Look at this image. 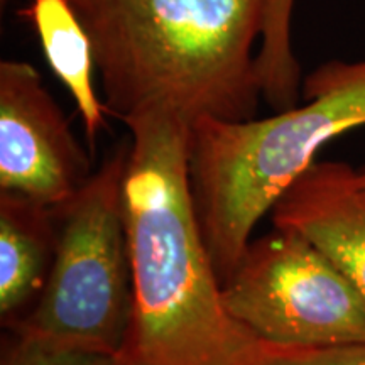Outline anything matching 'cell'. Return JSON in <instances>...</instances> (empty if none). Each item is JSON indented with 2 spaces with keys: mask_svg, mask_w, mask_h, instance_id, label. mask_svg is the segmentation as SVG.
I'll return each instance as SVG.
<instances>
[{
  "mask_svg": "<svg viewBox=\"0 0 365 365\" xmlns=\"http://www.w3.org/2000/svg\"><path fill=\"white\" fill-rule=\"evenodd\" d=\"M19 16L34 26L49 68L75 100L93 154L108 110L95 90L93 46L71 0H31Z\"/></svg>",
  "mask_w": 365,
  "mask_h": 365,
  "instance_id": "9",
  "label": "cell"
},
{
  "mask_svg": "<svg viewBox=\"0 0 365 365\" xmlns=\"http://www.w3.org/2000/svg\"><path fill=\"white\" fill-rule=\"evenodd\" d=\"M359 181H360V185H362V188L365 190V170L359 171Z\"/></svg>",
  "mask_w": 365,
  "mask_h": 365,
  "instance_id": "13",
  "label": "cell"
},
{
  "mask_svg": "<svg viewBox=\"0 0 365 365\" xmlns=\"http://www.w3.org/2000/svg\"><path fill=\"white\" fill-rule=\"evenodd\" d=\"M294 4L296 0H264L262 34L255 66L262 98L274 110H284L299 100L301 68L291 29Z\"/></svg>",
  "mask_w": 365,
  "mask_h": 365,
  "instance_id": "10",
  "label": "cell"
},
{
  "mask_svg": "<svg viewBox=\"0 0 365 365\" xmlns=\"http://www.w3.org/2000/svg\"><path fill=\"white\" fill-rule=\"evenodd\" d=\"M129 143L54 207L56 250L43 293L9 330L120 357L134 287L124 205Z\"/></svg>",
  "mask_w": 365,
  "mask_h": 365,
  "instance_id": "4",
  "label": "cell"
},
{
  "mask_svg": "<svg viewBox=\"0 0 365 365\" xmlns=\"http://www.w3.org/2000/svg\"><path fill=\"white\" fill-rule=\"evenodd\" d=\"M244 365H365V341L335 346H277L259 341Z\"/></svg>",
  "mask_w": 365,
  "mask_h": 365,
  "instance_id": "12",
  "label": "cell"
},
{
  "mask_svg": "<svg viewBox=\"0 0 365 365\" xmlns=\"http://www.w3.org/2000/svg\"><path fill=\"white\" fill-rule=\"evenodd\" d=\"M132 287L122 365H244L259 340L227 312L190 180L191 125L149 110L124 118Z\"/></svg>",
  "mask_w": 365,
  "mask_h": 365,
  "instance_id": "1",
  "label": "cell"
},
{
  "mask_svg": "<svg viewBox=\"0 0 365 365\" xmlns=\"http://www.w3.org/2000/svg\"><path fill=\"white\" fill-rule=\"evenodd\" d=\"M304 105L249 120L202 118L191 125L195 208L222 284L254 228L328 140L365 125V59L330 61L303 83Z\"/></svg>",
  "mask_w": 365,
  "mask_h": 365,
  "instance_id": "3",
  "label": "cell"
},
{
  "mask_svg": "<svg viewBox=\"0 0 365 365\" xmlns=\"http://www.w3.org/2000/svg\"><path fill=\"white\" fill-rule=\"evenodd\" d=\"M56 250L54 210L0 191V318L11 328L43 293Z\"/></svg>",
  "mask_w": 365,
  "mask_h": 365,
  "instance_id": "8",
  "label": "cell"
},
{
  "mask_svg": "<svg viewBox=\"0 0 365 365\" xmlns=\"http://www.w3.org/2000/svg\"><path fill=\"white\" fill-rule=\"evenodd\" d=\"M91 161L33 65L0 63V191L48 207L71 198L90 176Z\"/></svg>",
  "mask_w": 365,
  "mask_h": 365,
  "instance_id": "6",
  "label": "cell"
},
{
  "mask_svg": "<svg viewBox=\"0 0 365 365\" xmlns=\"http://www.w3.org/2000/svg\"><path fill=\"white\" fill-rule=\"evenodd\" d=\"M276 228L298 232L322 250L365 298V190L359 171L314 161L271 208Z\"/></svg>",
  "mask_w": 365,
  "mask_h": 365,
  "instance_id": "7",
  "label": "cell"
},
{
  "mask_svg": "<svg viewBox=\"0 0 365 365\" xmlns=\"http://www.w3.org/2000/svg\"><path fill=\"white\" fill-rule=\"evenodd\" d=\"M228 314L259 341L335 346L365 341V298L352 281L294 230L250 240L222 284Z\"/></svg>",
  "mask_w": 365,
  "mask_h": 365,
  "instance_id": "5",
  "label": "cell"
},
{
  "mask_svg": "<svg viewBox=\"0 0 365 365\" xmlns=\"http://www.w3.org/2000/svg\"><path fill=\"white\" fill-rule=\"evenodd\" d=\"M93 46L105 107L249 120L262 98L254 46L264 0H71Z\"/></svg>",
  "mask_w": 365,
  "mask_h": 365,
  "instance_id": "2",
  "label": "cell"
},
{
  "mask_svg": "<svg viewBox=\"0 0 365 365\" xmlns=\"http://www.w3.org/2000/svg\"><path fill=\"white\" fill-rule=\"evenodd\" d=\"M0 365H122L115 355L12 331Z\"/></svg>",
  "mask_w": 365,
  "mask_h": 365,
  "instance_id": "11",
  "label": "cell"
}]
</instances>
